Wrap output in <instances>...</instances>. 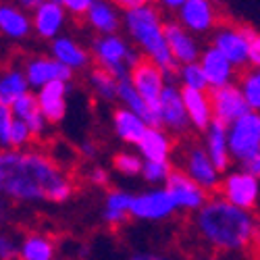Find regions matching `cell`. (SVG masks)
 <instances>
[{
    "mask_svg": "<svg viewBox=\"0 0 260 260\" xmlns=\"http://www.w3.org/2000/svg\"><path fill=\"white\" fill-rule=\"evenodd\" d=\"M242 167H244L246 173H250V175H254L256 179H260V152H256L252 158L242 162Z\"/></svg>",
    "mask_w": 260,
    "mask_h": 260,
    "instance_id": "cell-42",
    "label": "cell"
},
{
    "mask_svg": "<svg viewBox=\"0 0 260 260\" xmlns=\"http://www.w3.org/2000/svg\"><path fill=\"white\" fill-rule=\"evenodd\" d=\"M27 90H29V81L25 71L7 69L3 77H0V104L13 106V102L23 94H27Z\"/></svg>",
    "mask_w": 260,
    "mask_h": 260,
    "instance_id": "cell-29",
    "label": "cell"
},
{
    "mask_svg": "<svg viewBox=\"0 0 260 260\" xmlns=\"http://www.w3.org/2000/svg\"><path fill=\"white\" fill-rule=\"evenodd\" d=\"M67 94H69L67 81H52L38 92L40 108L48 123H60L64 119V115H67Z\"/></svg>",
    "mask_w": 260,
    "mask_h": 260,
    "instance_id": "cell-19",
    "label": "cell"
},
{
    "mask_svg": "<svg viewBox=\"0 0 260 260\" xmlns=\"http://www.w3.org/2000/svg\"><path fill=\"white\" fill-rule=\"evenodd\" d=\"M123 21H125L127 34L132 36V40L144 50L146 58L158 64L167 77H171L177 71L179 62L171 54L169 42L165 36V23L160 19V13L154 7L144 5L140 9L127 11Z\"/></svg>",
    "mask_w": 260,
    "mask_h": 260,
    "instance_id": "cell-3",
    "label": "cell"
},
{
    "mask_svg": "<svg viewBox=\"0 0 260 260\" xmlns=\"http://www.w3.org/2000/svg\"><path fill=\"white\" fill-rule=\"evenodd\" d=\"M94 3L96 0H62V7L69 15L79 19V17H88V13L94 7Z\"/></svg>",
    "mask_w": 260,
    "mask_h": 260,
    "instance_id": "cell-38",
    "label": "cell"
},
{
    "mask_svg": "<svg viewBox=\"0 0 260 260\" xmlns=\"http://www.w3.org/2000/svg\"><path fill=\"white\" fill-rule=\"evenodd\" d=\"M179 23L189 34H208L219 27V13L212 0H185L179 9Z\"/></svg>",
    "mask_w": 260,
    "mask_h": 260,
    "instance_id": "cell-14",
    "label": "cell"
},
{
    "mask_svg": "<svg viewBox=\"0 0 260 260\" xmlns=\"http://www.w3.org/2000/svg\"><path fill=\"white\" fill-rule=\"evenodd\" d=\"M173 173V167L169 160H144V171L142 177L148 183H167Z\"/></svg>",
    "mask_w": 260,
    "mask_h": 260,
    "instance_id": "cell-34",
    "label": "cell"
},
{
    "mask_svg": "<svg viewBox=\"0 0 260 260\" xmlns=\"http://www.w3.org/2000/svg\"><path fill=\"white\" fill-rule=\"evenodd\" d=\"M50 52H52V58H56L58 62L67 64L69 69H85L90 62V52L85 50L83 46H79L75 40L67 38V36H58L52 46H50Z\"/></svg>",
    "mask_w": 260,
    "mask_h": 260,
    "instance_id": "cell-23",
    "label": "cell"
},
{
    "mask_svg": "<svg viewBox=\"0 0 260 260\" xmlns=\"http://www.w3.org/2000/svg\"><path fill=\"white\" fill-rule=\"evenodd\" d=\"M181 94H183L185 111H187V117H189L191 127L198 129V132H206V129L210 127V123L214 121L210 96L206 92L189 90V88H181Z\"/></svg>",
    "mask_w": 260,
    "mask_h": 260,
    "instance_id": "cell-21",
    "label": "cell"
},
{
    "mask_svg": "<svg viewBox=\"0 0 260 260\" xmlns=\"http://www.w3.org/2000/svg\"><path fill=\"white\" fill-rule=\"evenodd\" d=\"M250 64L254 69H260V34L256 29L250 38Z\"/></svg>",
    "mask_w": 260,
    "mask_h": 260,
    "instance_id": "cell-40",
    "label": "cell"
},
{
    "mask_svg": "<svg viewBox=\"0 0 260 260\" xmlns=\"http://www.w3.org/2000/svg\"><path fill=\"white\" fill-rule=\"evenodd\" d=\"M113 167L123 173V175L127 177H134V175H142V171H144V162L138 154L134 152H119L113 160Z\"/></svg>",
    "mask_w": 260,
    "mask_h": 260,
    "instance_id": "cell-35",
    "label": "cell"
},
{
    "mask_svg": "<svg viewBox=\"0 0 260 260\" xmlns=\"http://www.w3.org/2000/svg\"><path fill=\"white\" fill-rule=\"evenodd\" d=\"M19 256V248L15 246V242L11 240L9 235H3L0 237V258L3 260H13Z\"/></svg>",
    "mask_w": 260,
    "mask_h": 260,
    "instance_id": "cell-39",
    "label": "cell"
},
{
    "mask_svg": "<svg viewBox=\"0 0 260 260\" xmlns=\"http://www.w3.org/2000/svg\"><path fill=\"white\" fill-rule=\"evenodd\" d=\"M25 75L31 88L42 90L44 85L52 83V81H71L73 77V69H69L67 64L58 62L56 58H46V56H36L29 58L25 62Z\"/></svg>",
    "mask_w": 260,
    "mask_h": 260,
    "instance_id": "cell-15",
    "label": "cell"
},
{
    "mask_svg": "<svg viewBox=\"0 0 260 260\" xmlns=\"http://www.w3.org/2000/svg\"><path fill=\"white\" fill-rule=\"evenodd\" d=\"M177 210L175 200L167 189H152L134 196L132 216L140 221H167Z\"/></svg>",
    "mask_w": 260,
    "mask_h": 260,
    "instance_id": "cell-12",
    "label": "cell"
},
{
    "mask_svg": "<svg viewBox=\"0 0 260 260\" xmlns=\"http://www.w3.org/2000/svg\"><path fill=\"white\" fill-rule=\"evenodd\" d=\"M34 31L42 38V40H56L60 29L64 27V21H67V11L62 5L50 3L44 0L36 11H34Z\"/></svg>",
    "mask_w": 260,
    "mask_h": 260,
    "instance_id": "cell-18",
    "label": "cell"
},
{
    "mask_svg": "<svg viewBox=\"0 0 260 260\" xmlns=\"http://www.w3.org/2000/svg\"><path fill=\"white\" fill-rule=\"evenodd\" d=\"M132 206H134V196H129L123 189H113L106 193L102 216L111 227L123 225L127 221V214H132Z\"/></svg>",
    "mask_w": 260,
    "mask_h": 260,
    "instance_id": "cell-28",
    "label": "cell"
},
{
    "mask_svg": "<svg viewBox=\"0 0 260 260\" xmlns=\"http://www.w3.org/2000/svg\"><path fill=\"white\" fill-rule=\"evenodd\" d=\"M210 260H227V258H210Z\"/></svg>",
    "mask_w": 260,
    "mask_h": 260,
    "instance_id": "cell-49",
    "label": "cell"
},
{
    "mask_svg": "<svg viewBox=\"0 0 260 260\" xmlns=\"http://www.w3.org/2000/svg\"><path fill=\"white\" fill-rule=\"evenodd\" d=\"M19 260H54V244L42 233H29L19 246Z\"/></svg>",
    "mask_w": 260,
    "mask_h": 260,
    "instance_id": "cell-30",
    "label": "cell"
},
{
    "mask_svg": "<svg viewBox=\"0 0 260 260\" xmlns=\"http://www.w3.org/2000/svg\"><path fill=\"white\" fill-rule=\"evenodd\" d=\"M219 191H221V198H225L233 206L252 210L260 196V185L254 175H250L246 171H237V173H229L221 181Z\"/></svg>",
    "mask_w": 260,
    "mask_h": 260,
    "instance_id": "cell-8",
    "label": "cell"
},
{
    "mask_svg": "<svg viewBox=\"0 0 260 260\" xmlns=\"http://www.w3.org/2000/svg\"><path fill=\"white\" fill-rule=\"evenodd\" d=\"M129 77H132L134 85H136V90L142 94V98L150 104V108L158 115V102H160V96L167 88V75L165 71L158 67V64H154L150 58H140L136 67L129 71ZM160 121V117H158Z\"/></svg>",
    "mask_w": 260,
    "mask_h": 260,
    "instance_id": "cell-7",
    "label": "cell"
},
{
    "mask_svg": "<svg viewBox=\"0 0 260 260\" xmlns=\"http://www.w3.org/2000/svg\"><path fill=\"white\" fill-rule=\"evenodd\" d=\"M0 191L15 202H67L73 181L58 162L38 150H3Z\"/></svg>",
    "mask_w": 260,
    "mask_h": 260,
    "instance_id": "cell-1",
    "label": "cell"
},
{
    "mask_svg": "<svg viewBox=\"0 0 260 260\" xmlns=\"http://www.w3.org/2000/svg\"><path fill=\"white\" fill-rule=\"evenodd\" d=\"M88 179H90L94 185H98V187H106V185H108V173H106L102 167H94V169L90 171Z\"/></svg>",
    "mask_w": 260,
    "mask_h": 260,
    "instance_id": "cell-41",
    "label": "cell"
},
{
    "mask_svg": "<svg viewBox=\"0 0 260 260\" xmlns=\"http://www.w3.org/2000/svg\"><path fill=\"white\" fill-rule=\"evenodd\" d=\"M11 111L15 115V119L19 121H23L29 129H31V134L34 136H42L44 134V129H46V117L44 113H42V108H40V100L38 96L34 94H23L21 98H17L11 106Z\"/></svg>",
    "mask_w": 260,
    "mask_h": 260,
    "instance_id": "cell-22",
    "label": "cell"
},
{
    "mask_svg": "<svg viewBox=\"0 0 260 260\" xmlns=\"http://www.w3.org/2000/svg\"><path fill=\"white\" fill-rule=\"evenodd\" d=\"M229 150L231 156L240 162H246L260 152V113L250 111L229 125Z\"/></svg>",
    "mask_w": 260,
    "mask_h": 260,
    "instance_id": "cell-5",
    "label": "cell"
},
{
    "mask_svg": "<svg viewBox=\"0 0 260 260\" xmlns=\"http://www.w3.org/2000/svg\"><path fill=\"white\" fill-rule=\"evenodd\" d=\"M42 3H44V0H19V5L23 7V9H34V11H36Z\"/></svg>",
    "mask_w": 260,
    "mask_h": 260,
    "instance_id": "cell-47",
    "label": "cell"
},
{
    "mask_svg": "<svg viewBox=\"0 0 260 260\" xmlns=\"http://www.w3.org/2000/svg\"><path fill=\"white\" fill-rule=\"evenodd\" d=\"M165 189L171 193V198L181 210L198 212L208 202V191L193 181L185 171H173Z\"/></svg>",
    "mask_w": 260,
    "mask_h": 260,
    "instance_id": "cell-11",
    "label": "cell"
},
{
    "mask_svg": "<svg viewBox=\"0 0 260 260\" xmlns=\"http://www.w3.org/2000/svg\"><path fill=\"white\" fill-rule=\"evenodd\" d=\"M181 83L183 88H189V90H200V92H206L210 85H208V79H206V73L202 69L200 62H189V64H183L181 71Z\"/></svg>",
    "mask_w": 260,
    "mask_h": 260,
    "instance_id": "cell-32",
    "label": "cell"
},
{
    "mask_svg": "<svg viewBox=\"0 0 260 260\" xmlns=\"http://www.w3.org/2000/svg\"><path fill=\"white\" fill-rule=\"evenodd\" d=\"M34 134H31V129L23 123V121H19L15 119L13 123V129H11V140H9V148L13 150H23V146H27L31 142Z\"/></svg>",
    "mask_w": 260,
    "mask_h": 260,
    "instance_id": "cell-36",
    "label": "cell"
},
{
    "mask_svg": "<svg viewBox=\"0 0 260 260\" xmlns=\"http://www.w3.org/2000/svg\"><path fill=\"white\" fill-rule=\"evenodd\" d=\"M138 148L146 160H169L173 140L165 127H148V132L144 134Z\"/></svg>",
    "mask_w": 260,
    "mask_h": 260,
    "instance_id": "cell-24",
    "label": "cell"
},
{
    "mask_svg": "<svg viewBox=\"0 0 260 260\" xmlns=\"http://www.w3.org/2000/svg\"><path fill=\"white\" fill-rule=\"evenodd\" d=\"M85 21H88V25L94 31H98L102 36L117 34V29L121 25V17H119L117 9L111 3H106V0H96L94 7L88 13V17H85Z\"/></svg>",
    "mask_w": 260,
    "mask_h": 260,
    "instance_id": "cell-27",
    "label": "cell"
},
{
    "mask_svg": "<svg viewBox=\"0 0 260 260\" xmlns=\"http://www.w3.org/2000/svg\"><path fill=\"white\" fill-rule=\"evenodd\" d=\"M13 123H15V115L11 111V106L0 104V144H3V150H9Z\"/></svg>",
    "mask_w": 260,
    "mask_h": 260,
    "instance_id": "cell-37",
    "label": "cell"
},
{
    "mask_svg": "<svg viewBox=\"0 0 260 260\" xmlns=\"http://www.w3.org/2000/svg\"><path fill=\"white\" fill-rule=\"evenodd\" d=\"M50 3H56V5H62V0H50Z\"/></svg>",
    "mask_w": 260,
    "mask_h": 260,
    "instance_id": "cell-48",
    "label": "cell"
},
{
    "mask_svg": "<svg viewBox=\"0 0 260 260\" xmlns=\"http://www.w3.org/2000/svg\"><path fill=\"white\" fill-rule=\"evenodd\" d=\"M193 227L216 252H246L260 244V227L250 210L237 208L225 198H210L193 214Z\"/></svg>",
    "mask_w": 260,
    "mask_h": 260,
    "instance_id": "cell-2",
    "label": "cell"
},
{
    "mask_svg": "<svg viewBox=\"0 0 260 260\" xmlns=\"http://www.w3.org/2000/svg\"><path fill=\"white\" fill-rule=\"evenodd\" d=\"M206 152L212 158L214 167L221 173H225L231 165V150H229V125L221 121H212L210 127L206 129Z\"/></svg>",
    "mask_w": 260,
    "mask_h": 260,
    "instance_id": "cell-20",
    "label": "cell"
},
{
    "mask_svg": "<svg viewBox=\"0 0 260 260\" xmlns=\"http://www.w3.org/2000/svg\"><path fill=\"white\" fill-rule=\"evenodd\" d=\"M90 85H92V90L96 92V96L102 98V100L119 98V79L113 73H108V71H104L100 67L90 71Z\"/></svg>",
    "mask_w": 260,
    "mask_h": 260,
    "instance_id": "cell-31",
    "label": "cell"
},
{
    "mask_svg": "<svg viewBox=\"0 0 260 260\" xmlns=\"http://www.w3.org/2000/svg\"><path fill=\"white\" fill-rule=\"evenodd\" d=\"M92 54L98 62V67L108 71V73H113L117 79L127 77V69L132 71L140 60V56L129 48L127 42L117 34L102 36V38L94 40Z\"/></svg>",
    "mask_w": 260,
    "mask_h": 260,
    "instance_id": "cell-4",
    "label": "cell"
},
{
    "mask_svg": "<svg viewBox=\"0 0 260 260\" xmlns=\"http://www.w3.org/2000/svg\"><path fill=\"white\" fill-rule=\"evenodd\" d=\"M183 171L202 185L206 191H214L221 187V171L214 167L212 158L208 156L206 148L202 146H187L183 152Z\"/></svg>",
    "mask_w": 260,
    "mask_h": 260,
    "instance_id": "cell-10",
    "label": "cell"
},
{
    "mask_svg": "<svg viewBox=\"0 0 260 260\" xmlns=\"http://www.w3.org/2000/svg\"><path fill=\"white\" fill-rule=\"evenodd\" d=\"M158 3L169 11H179L185 5V0H158Z\"/></svg>",
    "mask_w": 260,
    "mask_h": 260,
    "instance_id": "cell-46",
    "label": "cell"
},
{
    "mask_svg": "<svg viewBox=\"0 0 260 260\" xmlns=\"http://www.w3.org/2000/svg\"><path fill=\"white\" fill-rule=\"evenodd\" d=\"M79 152H81L85 158H94L96 152H98V148H96L92 142H83V144L79 146Z\"/></svg>",
    "mask_w": 260,
    "mask_h": 260,
    "instance_id": "cell-45",
    "label": "cell"
},
{
    "mask_svg": "<svg viewBox=\"0 0 260 260\" xmlns=\"http://www.w3.org/2000/svg\"><path fill=\"white\" fill-rule=\"evenodd\" d=\"M210 102H212L214 119L225 125H233L235 121H240L244 115H248L252 111L242 88L240 85H233V83L225 85V88H219V90H212Z\"/></svg>",
    "mask_w": 260,
    "mask_h": 260,
    "instance_id": "cell-9",
    "label": "cell"
},
{
    "mask_svg": "<svg viewBox=\"0 0 260 260\" xmlns=\"http://www.w3.org/2000/svg\"><path fill=\"white\" fill-rule=\"evenodd\" d=\"M34 29V21L17 7H0V31L9 40H25Z\"/></svg>",
    "mask_w": 260,
    "mask_h": 260,
    "instance_id": "cell-26",
    "label": "cell"
},
{
    "mask_svg": "<svg viewBox=\"0 0 260 260\" xmlns=\"http://www.w3.org/2000/svg\"><path fill=\"white\" fill-rule=\"evenodd\" d=\"M158 117H160V127H165L167 132L183 136L189 129V117L185 111V102L181 90H177L175 85H167L160 102H158Z\"/></svg>",
    "mask_w": 260,
    "mask_h": 260,
    "instance_id": "cell-13",
    "label": "cell"
},
{
    "mask_svg": "<svg viewBox=\"0 0 260 260\" xmlns=\"http://www.w3.org/2000/svg\"><path fill=\"white\" fill-rule=\"evenodd\" d=\"M113 125H115V134L127 144H140L150 127L140 115L132 113L129 108H117L113 113Z\"/></svg>",
    "mask_w": 260,
    "mask_h": 260,
    "instance_id": "cell-25",
    "label": "cell"
},
{
    "mask_svg": "<svg viewBox=\"0 0 260 260\" xmlns=\"http://www.w3.org/2000/svg\"><path fill=\"white\" fill-rule=\"evenodd\" d=\"M115 5L125 9V11H134V9H140V7L148 5V0H115Z\"/></svg>",
    "mask_w": 260,
    "mask_h": 260,
    "instance_id": "cell-43",
    "label": "cell"
},
{
    "mask_svg": "<svg viewBox=\"0 0 260 260\" xmlns=\"http://www.w3.org/2000/svg\"><path fill=\"white\" fill-rule=\"evenodd\" d=\"M240 88L250 104L252 111L260 113V69H254L246 75H242V83Z\"/></svg>",
    "mask_w": 260,
    "mask_h": 260,
    "instance_id": "cell-33",
    "label": "cell"
},
{
    "mask_svg": "<svg viewBox=\"0 0 260 260\" xmlns=\"http://www.w3.org/2000/svg\"><path fill=\"white\" fill-rule=\"evenodd\" d=\"M202 64V69L206 73V79H208V85H210V90H219V88H225V85L231 83L233 75H235V64L221 52V50H216L214 46H208L200 60Z\"/></svg>",
    "mask_w": 260,
    "mask_h": 260,
    "instance_id": "cell-17",
    "label": "cell"
},
{
    "mask_svg": "<svg viewBox=\"0 0 260 260\" xmlns=\"http://www.w3.org/2000/svg\"><path fill=\"white\" fill-rule=\"evenodd\" d=\"M129 260H173V258L162 256V254H154V252H138V254H134Z\"/></svg>",
    "mask_w": 260,
    "mask_h": 260,
    "instance_id": "cell-44",
    "label": "cell"
},
{
    "mask_svg": "<svg viewBox=\"0 0 260 260\" xmlns=\"http://www.w3.org/2000/svg\"><path fill=\"white\" fill-rule=\"evenodd\" d=\"M254 29L248 25H235V23H225L216 27L212 46L221 50L235 67H244L250 62V38Z\"/></svg>",
    "mask_w": 260,
    "mask_h": 260,
    "instance_id": "cell-6",
    "label": "cell"
},
{
    "mask_svg": "<svg viewBox=\"0 0 260 260\" xmlns=\"http://www.w3.org/2000/svg\"><path fill=\"white\" fill-rule=\"evenodd\" d=\"M165 36L169 42L171 54L175 56L179 64H189V62H198L200 46L193 40V36L179 23V21H165Z\"/></svg>",
    "mask_w": 260,
    "mask_h": 260,
    "instance_id": "cell-16",
    "label": "cell"
}]
</instances>
